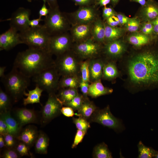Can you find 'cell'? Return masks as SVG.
I'll return each instance as SVG.
<instances>
[{
  "label": "cell",
  "instance_id": "836d02e7",
  "mask_svg": "<svg viewBox=\"0 0 158 158\" xmlns=\"http://www.w3.org/2000/svg\"><path fill=\"white\" fill-rule=\"evenodd\" d=\"M11 105V100L8 94L0 90V110L1 112L8 110Z\"/></svg>",
  "mask_w": 158,
  "mask_h": 158
},
{
  "label": "cell",
  "instance_id": "d6a6232c",
  "mask_svg": "<svg viewBox=\"0 0 158 158\" xmlns=\"http://www.w3.org/2000/svg\"><path fill=\"white\" fill-rule=\"evenodd\" d=\"M139 158H151L156 157L158 152L152 147L145 146L140 141L138 145Z\"/></svg>",
  "mask_w": 158,
  "mask_h": 158
},
{
  "label": "cell",
  "instance_id": "ee69618b",
  "mask_svg": "<svg viewBox=\"0 0 158 158\" xmlns=\"http://www.w3.org/2000/svg\"><path fill=\"white\" fill-rule=\"evenodd\" d=\"M19 155L16 150L11 148H8L4 151L1 157L4 158H17L19 157Z\"/></svg>",
  "mask_w": 158,
  "mask_h": 158
},
{
  "label": "cell",
  "instance_id": "4fadbf2b",
  "mask_svg": "<svg viewBox=\"0 0 158 158\" xmlns=\"http://www.w3.org/2000/svg\"><path fill=\"white\" fill-rule=\"evenodd\" d=\"M30 11L23 7L19 8L12 14L8 19L10 27L13 28L20 32L28 29Z\"/></svg>",
  "mask_w": 158,
  "mask_h": 158
},
{
  "label": "cell",
  "instance_id": "bcb514c9",
  "mask_svg": "<svg viewBox=\"0 0 158 158\" xmlns=\"http://www.w3.org/2000/svg\"><path fill=\"white\" fill-rule=\"evenodd\" d=\"M90 83L81 81L79 87L83 95L85 98L88 97V93Z\"/></svg>",
  "mask_w": 158,
  "mask_h": 158
},
{
  "label": "cell",
  "instance_id": "d590c367",
  "mask_svg": "<svg viewBox=\"0 0 158 158\" xmlns=\"http://www.w3.org/2000/svg\"><path fill=\"white\" fill-rule=\"evenodd\" d=\"M80 75L81 81L90 83L89 69V59L83 60L80 67Z\"/></svg>",
  "mask_w": 158,
  "mask_h": 158
},
{
  "label": "cell",
  "instance_id": "11a10c76",
  "mask_svg": "<svg viewBox=\"0 0 158 158\" xmlns=\"http://www.w3.org/2000/svg\"><path fill=\"white\" fill-rule=\"evenodd\" d=\"M151 22L153 25L154 35L155 36L158 35V16L154 20Z\"/></svg>",
  "mask_w": 158,
  "mask_h": 158
},
{
  "label": "cell",
  "instance_id": "603a6c76",
  "mask_svg": "<svg viewBox=\"0 0 158 158\" xmlns=\"http://www.w3.org/2000/svg\"><path fill=\"white\" fill-rule=\"evenodd\" d=\"M113 91L112 89L104 86L100 79L90 83L88 95L92 98H96L111 94Z\"/></svg>",
  "mask_w": 158,
  "mask_h": 158
},
{
  "label": "cell",
  "instance_id": "9a60e30c",
  "mask_svg": "<svg viewBox=\"0 0 158 158\" xmlns=\"http://www.w3.org/2000/svg\"><path fill=\"white\" fill-rule=\"evenodd\" d=\"M14 28H10L0 35V50H8L17 45L23 44L19 33Z\"/></svg>",
  "mask_w": 158,
  "mask_h": 158
},
{
  "label": "cell",
  "instance_id": "d4e9b609",
  "mask_svg": "<svg viewBox=\"0 0 158 158\" xmlns=\"http://www.w3.org/2000/svg\"><path fill=\"white\" fill-rule=\"evenodd\" d=\"M104 22V44L120 39L124 34L126 30L125 29L118 27L111 26L107 24L105 21Z\"/></svg>",
  "mask_w": 158,
  "mask_h": 158
},
{
  "label": "cell",
  "instance_id": "6da1fadb",
  "mask_svg": "<svg viewBox=\"0 0 158 158\" xmlns=\"http://www.w3.org/2000/svg\"><path fill=\"white\" fill-rule=\"evenodd\" d=\"M127 65L128 78L131 83L140 87H158V48L134 55Z\"/></svg>",
  "mask_w": 158,
  "mask_h": 158
},
{
  "label": "cell",
  "instance_id": "f546056e",
  "mask_svg": "<svg viewBox=\"0 0 158 158\" xmlns=\"http://www.w3.org/2000/svg\"><path fill=\"white\" fill-rule=\"evenodd\" d=\"M57 97L63 105L71 101L78 94L77 89L66 88H60Z\"/></svg>",
  "mask_w": 158,
  "mask_h": 158
},
{
  "label": "cell",
  "instance_id": "30bf717a",
  "mask_svg": "<svg viewBox=\"0 0 158 158\" xmlns=\"http://www.w3.org/2000/svg\"><path fill=\"white\" fill-rule=\"evenodd\" d=\"M74 42L68 32L51 36L48 51L56 56L71 49Z\"/></svg>",
  "mask_w": 158,
  "mask_h": 158
},
{
  "label": "cell",
  "instance_id": "ba28073f",
  "mask_svg": "<svg viewBox=\"0 0 158 158\" xmlns=\"http://www.w3.org/2000/svg\"><path fill=\"white\" fill-rule=\"evenodd\" d=\"M103 46L91 38L82 42L74 43L71 49L84 60L102 56Z\"/></svg>",
  "mask_w": 158,
  "mask_h": 158
},
{
  "label": "cell",
  "instance_id": "db71d44e",
  "mask_svg": "<svg viewBox=\"0 0 158 158\" xmlns=\"http://www.w3.org/2000/svg\"><path fill=\"white\" fill-rule=\"evenodd\" d=\"M44 2H47L50 8H54L59 7L57 0H42Z\"/></svg>",
  "mask_w": 158,
  "mask_h": 158
},
{
  "label": "cell",
  "instance_id": "44dd1931",
  "mask_svg": "<svg viewBox=\"0 0 158 158\" xmlns=\"http://www.w3.org/2000/svg\"><path fill=\"white\" fill-rule=\"evenodd\" d=\"M38 134L36 128L29 125L25 128L20 133L17 138L29 147L35 143Z\"/></svg>",
  "mask_w": 158,
  "mask_h": 158
},
{
  "label": "cell",
  "instance_id": "2e32d148",
  "mask_svg": "<svg viewBox=\"0 0 158 158\" xmlns=\"http://www.w3.org/2000/svg\"><path fill=\"white\" fill-rule=\"evenodd\" d=\"M93 23L71 25L69 31L74 43L82 42L92 38Z\"/></svg>",
  "mask_w": 158,
  "mask_h": 158
},
{
  "label": "cell",
  "instance_id": "3957f363",
  "mask_svg": "<svg viewBox=\"0 0 158 158\" xmlns=\"http://www.w3.org/2000/svg\"><path fill=\"white\" fill-rule=\"evenodd\" d=\"M30 78L13 67L11 71L1 79L7 93L16 102L26 92L30 84Z\"/></svg>",
  "mask_w": 158,
  "mask_h": 158
},
{
  "label": "cell",
  "instance_id": "484cf974",
  "mask_svg": "<svg viewBox=\"0 0 158 158\" xmlns=\"http://www.w3.org/2000/svg\"><path fill=\"white\" fill-rule=\"evenodd\" d=\"M97 109L94 103L88 97L85 98L80 107L78 111L77 116L86 120L90 118L94 113Z\"/></svg>",
  "mask_w": 158,
  "mask_h": 158
},
{
  "label": "cell",
  "instance_id": "ffe728a7",
  "mask_svg": "<svg viewBox=\"0 0 158 158\" xmlns=\"http://www.w3.org/2000/svg\"><path fill=\"white\" fill-rule=\"evenodd\" d=\"M0 116L6 124L7 133L17 138L21 131V127L15 118L12 116L8 110L1 112Z\"/></svg>",
  "mask_w": 158,
  "mask_h": 158
},
{
  "label": "cell",
  "instance_id": "83f0119b",
  "mask_svg": "<svg viewBox=\"0 0 158 158\" xmlns=\"http://www.w3.org/2000/svg\"><path fill=\"white\" fill-rule=\"evenodd\" d=\"M49 139L46 134L40 131L35 142L36 152L41 154H46L49 145Z\"/></svg>",
  "mask_w": 158,
  "mask_h": 158
},
{
  "label": "cell",
  "instance_id": "9c48e42d",
  "mask_svg": "<svg viewBox=\"0 0 158 158\" xmlns=\"http://www.w3.org/2000/svg\"><path fill=\"white\" fill-rule=\"evenodd\" d=\"M66 14L71 25L92 23L100 16L97 8L93 5L81 6L75 11Z\"/></svg>",
  "mask_w": 158,
  "mask_h": 158
},
{
  "label": "cell",
  "instance_id": "7dc6e473",
  "mask_svg": "<svg viewBox=\"0 0 158 158\" xmlns=\"http://www.w3.org/2000/svg\"><path fill=\"white\" fill-rule=\"evenodd\" d=\"M61 112L63 114L67 117H73L75 115L73 109L68 106H62L61 109Z\"/></svg>",
  "mask_w": 158,
  "mask_h": 158
},
{
  "label": "cell",
  "instance_id": "e7e4bbea",
  "mask_svg": "<svg viewBox=\"0 0 158 158\" xmlns=\"http://www.w3.org/2000/svg\"><path fill=\"white\" fill-rule=\"evenodd\" d=\"M29 2H31L32 0H27Z\"/></svg>",
  "mask_w": 158,
  "mask_h": 158
},
{
  "label": "cell",
  "instance_id": "681fc988",
  "mask_svg": "<svg viewBox=\"0 0 158 158\" xmlns=\"http://www.w3.org/2000/svg\"><path fill=\"white\" fill-rule=\"evenodd\" d=\"M76 5L84 6L92 5L95 0H72Z\"/></svg>",
  "mask_w": 158,
  "mask_h": 158
},
{
  "label": "cell",
  "instance_id": "e575fe53",
  "mask_svg": "<svg viewBox=\"0 0 158 158\" xmlns=\"http://www.w3.org/2000/svg\"><path fill=\"white\" fill-rule=\"evenodd\" d=\"M141 21L139 18H130L125 25V30L131 33L137 32L140 30Z\"/></svg>",
  "mask_w": 158,
  "mask_h": 158
},
{
  "label": "cell",
  "instance_id": "816d5d0a",
  "mask_svg": "<svg viewBox=\"0 0 158 158\" xmlns=\"http://www.w3.org/2000/svg\"><path fill=\"white\" fill-rule=\"evenodd\" d=\"M7 133L6 124L3 118L0 116V134L3 135Z\"/></svg>",
  "mask_w": 158,
  "mask_h": 158
},
{
  "label": "cell",
  "instance_id": "277c9868",
  "mask_svg": "<svg viewBox=\"0 0 158 158\" xmlns=\"http://www.w3.org/2000/svg\"><path fill=\"white\" fill-rule=\"evenodd\" d=\"M19 33L23 44L28 45L29 48L48 51L51 36L43 25L35 28L30 27Z\"/></svg>",
  "mask_w": 158,
  "mask_h": 158
},
{
  "label": "cell",
  "instance_id": "7402d4cb",
  "mask_svg": "<svg viewBox=\"0 0 158 158\" xmlns=\"http://www.w3.org/2000/svg\"><path fill=\"white\" fill-rule=\"evenodd\" d=\"M92 39L102 44L105 43V25L104 21L99 17L93 23L92 29Z\"/></svg>",
  "mask_w": 158,
  "mask_h": 158
},
{
  "label": "cell",
  "instance_id": "8fae6325",
  "mask_svg": "<svg viewBox=\"0 0 158 158\" xmlns=\"http://www.w3.org/2000/svg\"><path fill=\"white\" fill-rule=\"evenodd\" d=\"M92 121L97 123L115 131L122 130L123 126L120 121L111 113L109 105L101 109H97L90 118Z\"/></svg>",
  "mask_w": 158,
  "mask_h": 158
},
{
  "label": "cell",
  "instance_id": "7bdbcfd3",
  "mask_svg": "<svg viewBox=\"0 0 158 158\" xmlns=\"http://www.w3.org/2000/svg\"><path fill=\"white\" fill-rule=\"evenodd\" d=\"M3 135L4 137L5 146L8 148L12 147L15 144V138L13 135L8 133Z\"/></svg>",
  "mask_w": 158,
  "mask_h": 158
},
{
  "label": "cell",
  "instance_id": "6f0895ef",
  "mask_svg": "<svg viewBox=\"0 0 158 158\" xmlns=\"http://www.w3.org/2000/svg\"><path fill=\"white\" fill-rule=\"evenodd\" d=\"M5 146V141L3 136L0 135V148H2Z\"/></svg>",
  "mask_w": 158,
  "mask_h": 158
},
{
  "label": "cell",
  "instance_id": "7a4b0ae2",
  "mask_svg": "<svg viewBox=\"0 0 158 158\" xmlns=\"http://www.w3.org/2000/svg\"><path fill=\"white\" fill-rule=\"evenodd\" d=\"M52 55L47 51L28 48L18 54L13 67L26 76L33 77L55 66Z\"/></svg>",
  "mask_w": 158,
  "mask_h": 158
},
{
  "label": "cell",
  "instance_id": "b9f144b4",
  "mask_svg": "<svg viewBox=\"0 0 158 158\" xmlns=\"http://www.w3.org/2000/svg\"><path fill=\"white\" fill-rule=\"evenodd\" d=\"M116 13L117 12L112 7L104 6L102 9V13L103 20L105 21L110 17L116 15Z\"/></svg>",
  "mask_w": 158,
  "mask_h": 158
},
{
  "label": "cell",
  "instance_id": "f5cc1de1",
  "mask_svg": "<svg viewBox=\"0 0 158 158\" xmlns=\"http://www.w3.org/2000/svg\"><path fill=\"white\" fill-rule=\"evenodd\" d=\"M44 21V20L42 18V17H40L36 19H34L30 20L29 25L30 27L35 28L39 26L40 22Z\"/></svg>",
  "mask_w": 158,
  "mask_h": 158
},
{
  "label": "cell",
  "instance_id": "c3c4849f",
  "mask_svg": "<svg viewBox=\"0 0 158 158\" xmlns=\"http://www.w3.org/2000/svg\"><path fill=\"white\" fill-rule=\"evenodd\" d=\"M116 15L118 18L120 25L121 26L125 25L130 18L124 14L120 13H117Z\"/></svg>",
  "mask_w": 158,
  "mask_h": 158
},
{
  "label": "cell",
  "instance_id": "91938a15",
  "mask_svg": "<svg viewBox=\"0 0 158 158\" xmlns=\"http://www.w3.org/2000/svg\"><path fill=\"white\" fill-rule=\"evenodd\" d=\"M6 68V66H1L0 67V77L1 78L4 77L5 75L4 72Z\"/></svg>",
  "mask_w": 158,
  "mask_h": 158
},
{
  "label": "cell",
  "instance_id": "f35d334b",
  "mask_svg": "<svg viewBox=\"0 0 158 158\" xmlns=\"http://www.w3.org/2000/svg\"><path fill=\"white\" fill-rule=\"evenodd\" d=\"M140 30L142 33L154 38L153 36L155 35L154 32L153 25L151 21H143L141 23Z\"/></svg>",
  "mask_w": 158,
  "mask_h": 158
},
{
  "label": "cell",
  "instance_id": "4dcf8cb0",
  "mask_svg": "<svg viewBox=\"0 0 158 158\" xmlns=\"http://www.w3.org/2000/svg\"><path fill=\"white\" fill-rule=\"evenodd\" d=\"M43 90L38 86L36 85L34 89L28 90V92H26L25 95L27 97L23 99L24 105L28 104L39 103L41 104L40 99Z\"/></svg>",
  "mask_w": 158,
  "mask_h": 158
},
{
  "label": "cell",
  "instance_id": "f6af8a7d",
  "mask_svg": "<svg viewBox=\"0 0 158 158\" xmlns=\"http://www.w3.org/2000/svg\"><path fill=\"white\" fill-rule=\"evenodd\" d=\"M104 21L111 26L118 27V26L120 25L119 20L116 15L110 17Z\"/></svg>",
  "mask_w": 158,
  "mask_h": 158
},
{
  "label": "cell",
  "instance_id": "9f6ffc18",
  "mask_svg": "<svg viewBox=\"0 0 158 158\" xmlns=\"http://www.w3.org/2000/svg\"><path fill=\"white\" fill-rule=\"evenodd\" d=\"M111 2V0H99L97 3L101 6H105Z\"/></svg>",
  "mask_w": 158,
  "mask_h": 158
},
{
  "label": "cell",
  "instance_id": "8d00e7d4",
  "mask_svg": "<svg viewBox=\"0 0 158 158\" xmlns=\"http://www.w3.org/2000/svg\"><path fill=\"white\" fill-rule=\"evenodd\" d=\"M85 98L82 94L78 93L71 101L64 105L70 107L74 110L78 111L81 106Z\"/></svg>",
  "mask_w": 158,
  "mask_h": 158
},
{
  "label": "cell",
  "instance_id": "8992f818",
  "mask_svg": "<svg viewBox=\"0 0 158 158\" xmlns=\"http://www.w3.org/2000/svg\"><path fill=\"white\" fill-rule=\"evenodd\" d=\"M49 8L43 25L49 35L52 36L69 31L71 25L66 13L61 11L59 7Z\"/></svg>",
  "mask_w": 158,
  "mask_h": 158
},
{
  "label": "cell",
  "instance_id": "5bb4252c",
  "mask_svg": "<svg viewBox=\"0 0 158 158\" xmlns=\"http://www.w3.org/2000/svg\"><path fill=\"white\" fill-rule=\"evenodd\" d=\"M126 46L120 39L103 45L102 55L108 60H111L120 57L126 51Z\"/></svg>",
  "mask_w": 158,
  "mask_h": 158
},
{
  "label": "cell",
  "instance_id": "ac0fdd59",
  "mask_svg": "<svg viewBox=\"0 0 158 158\" xmlns=\"http://www.w3.org/2000/svg\"><path fill=\"white\" fill-rule=\"evenodd\" d=\"M158 16V2L154 0H147L146 4L140 8L139 18L143 21H152Z\"/></svg>",
  "mask_w": 158,
  "mask_h": 158
},
{
  "label": "cell",
  "instance_id": "cb8c5ba5",
  "mask_svg": "<svg viewBox=\"0 0 158 158\" xmlns=\"http://www.w3.org/2000/svg\"><path fill=\"white\" fill-rule=\"evenodd\" d=\"M154 38L144 34L141 32L132 33L128 37V42L134 46L140 47L149 44Z\"/></svg>",
  "mask_w": 158,
  "mask_h": 158
},
{
  "label": "cell",
  "instance_id": "74e56055",
  "mask_svg": "<svg viewBox=\"0 0 158 158\" xmlns=\"http://www.w3.org/2000/svg\"><path fill=\"white\" fill-rule=\"evenodd\" d=\"M73 123L75 124L77 128L79 130L87 132L90 127V123L85 118L79 117L78 118H73Z\"/></svg>",
  "mask_w": 158,
  "mask_h": 158
},
{
  "label": "cell",
  "instance_id": "6125c7cd",
  "mask_svg": "<svg viewBox=\"0 0 158 158\" xmlns=\"http://www.w3.org/2000/svg\"><path fill=\"white\" fill-rule=\"evenodd\" d=\"M156 158H158V152L157 153L156 157H155Z\"/></svg>",
  "mask_w": 158,
  "mask_h": 158
},
{
  "label": "cell",
  "instance_id": "1f68e13d",
  "mask_svg": "<svg viewBox=\"0 0 158 158\" xmlns=\"http://www.w3.org/2000/svg\"><path fill=\"white\" fill-rule=\"evenodd\" d=\"M93 157L96 158H111V153L107 145L104 142L96 145L93 152Z\"/></svg>",
  "mask_w": 158,
  "mask_h": 158
},
{
  "label": "cell",
  "instance_id": "5b68a950",
  "mask_svg": "<svg viewBox=\"0 0 158 158\" xmlns=\"http://www.w3.org/2000/svg\"><path fill=\"white\" fill-rule=\"evenodd\" d=\"M83 60L71 49L56 56L55 66L61 76L80 75V67Z\"/></svg>",
  "mask_w": 158,
  "mask_h": 158
},
{
  "label": "cell",
  "instance_id": "f1b7e54d",
  "mask_svg": "<svg viewBox=\"0 0 158 158\" xmlns=\"http://www.w3.org/2000/svg\"><path fill=\"white\" fill-rule=\"evenodd\" d=\"M118 75V70L113 61L107 60L103 68L102 78L111 80L115 79Z\"/></svg>",
  "mask_w": 158,
  "mask_h": 158
},
{
  "label": "cell",
  "instance_id": "52a82bcc",
  "mask_svg": "<svg viewBox=\"0 0 158 158\" xmlns=\"http://www.w3.org/2000/svg\"><path fill=\"white\" fill-rule=\"evenodd\" d=\"M60 76L54 66L44 70L33 77L36 85L49 94L55 93L58 90Z\"/></svg>",
  "mask_w": 158,
  "mask_h": 158
},
{
  "label": "cell",
  "instance_id": "7c38bea8",
  "mask_svg": "<svg viewBox=\"0 0 158 158\" xmlns=\"http://www.w3.org/2000/svg\"><path fill=\"white\" fill-rule=\"evenodd\" d=\"M63 105L55 93L49 94L48 99L42 109V123L46 124L59 115Z\"/></svg>",
  "mask_w": 158,
  "mask_h": 158
},
{
  "label": "cell",
  "instance_id": "e0dca14e",
  "mask_svg": "<svg viewBox=\"0 0 158 158\" xmlns=\"http://www.w3.org/2000/svg\"><path fill=\"white\" fill-rule=\"evenodd\" d=\"M102 56L89 59L90 83L102 78L104 65L107 61Z\"/></svg>",
  "mask_w": 158,
  "mask_h": 158
},
{
  "label": "cell",
  "instance_id": "680465c9",
  "mask_svg": "<svg viewBox=\"0 0 158 158\" xmlns=\"http://www.w3.org/2000/svg\"><path fill=\"white\" fill-rule=\"evenodd\" d=\"M131 2H134L138 3L141 6L145 5L147 1L146 0H130Z\"/></svg>",
  "mask_w": 158,
  "mask_h": 158
},
{
  "label": "cell",
  "instance_id": "94428289",
  "mask_svg": "<svg viewBox=\"0 0 158 158\" xmlns=\"http://www.w3.org/2000/svg\"><path fill=\"white\" fill-rule=\"evenodd\" d=\"M120 0H111V4L113 7L115 6Z\"/></svg>",
  "mask_w": 158,
  "mask_h": 158
},
{
  "label": "cell",
  "instance_id": "d6986e66",
  "mask_svg": "<svg viewBox=\"0 0 158 158\" xmlns=\"http://www.w3.org/2000/svg\"><path fill=\"white\" fill-rule=\"evenodd\" d=\"M15 118L21 127L28 124L36 123L37 116L35 111L25 108L18 109L16 111Z\"/></svg>",
  "mask_w": 158,
  "mask_h": 158
},
{
  "label": "cell",
  "instance_id": "4316f807",
  "mask_svg": "<svg viewBox=\"0 0 158 158\" xmlns=\"http://www.w3.org/2000/svg\"><path fill=\"white\" fill-rule=\"evenodd\" d=\"M81 81L80 76L70 75L61 76L59 83V89L70 88L78 89Z\"/></svg>",
  "mask_w": 158,
  "mask_h": 158
},
{
  "label": "cell",
  "instance_id": "ab89813d",
  "mask_svg": "<svg viewBox=\"0 0 158 158\" xmlns=\"http://www.w3.org/2000/svg\"><path fill=\"white\" fill-rule=\"evenodd\" d=\"M25 143L22 142L19 143L16 147V150L21 156H29V147Z\"/></svg>",
  "mask_w": 158,
  "mask_h": 158
},
{
  "label": "cell",
  "instance_id": "60d3db41",
  "mask_svg": "<svg viewBox=\"0 0 158 158\" xmlns=\"http://www.w3.org/2000/svg\"><path fill=\"white\" fill-rule=\"evenodd\" d=\"M86 132L78 129L75 134L71 147L74 148L82 142Z\"/></svg>",
  "mask_w": 158,
  "mask_h": 158
},
{
  "label": "cell",
  "instance_id": "be15d7a7",
  "mask_svg": "<svg viewBox=\"0 0 158 158\" xmlns=\"http://www.w3.org/2000/svg\"><path fill=\"white\" fill-rule=\"evenodd\" d=\"M95 0V2H96V3H97V2L99 1V0Z\"/></svg>",
  "mask_w": 158,
  "mask_h": 158
},
{
  "label": "cell",
  "instance_id": "f907efd6",
  "mask_svg": "<svg viewBox=\"0 0 158 158\" xmlns=\"http://www.w3.org/2000/svg\"><path fill=\"white\" fill-rule=\"evenodd\" d=\"M46 2H44L43 4L39 11V15L40 17L47 16L49 13V8L48 9L46 5Z\"/></svg>",
  "mask_w": 158,
  "mask_h": 158
}]
</instances>
